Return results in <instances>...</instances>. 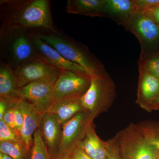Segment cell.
<instances>
[{"label": "cell", "instance_id": "6da1fadb", "mask_svg": "<svg viewBox=\"0 0 159 159\" xmlns=\"http://www.w3.org/2000/svg\"><path fill=\"white\" fill-rule=\"evenodd\" d=\"M49 0H1L0 31L10 29L57 31Z\"/></svg>", "mask_w": 159, "mask_h": 159}, {"label": "cell", "instance_id": "7a4b0ae2", "mask_svg": "<svg viewBox=\"0 0 159 159\" xmlns=\"http://www.w3.org/2000/svg\"><path fill=\"white\" fill-rule=\"evenodd\" d=\"M38 37L51 46L66 59L82 67L91 76L106 73L102 62L85 45L59 30H33Z\"/></svg>", "mask_w": 159, "mask_h": 159}, {"label": "cell", "instance_id": "3957f363", "mask_svg": "<svg viewBox=\"0 0 159 159\" xmlns=\"http://www.w3.org/2000/svg\"><path fill=\"white\" fill-rule=\"evenodd\" d=\"M31 31L23 29L0 31L1 61L13 69L38 57L31 39Z\"/></svg>", "mask_w": 159, "mask_h": 159}, {"label": "cell", "instance_id": "277c9868", "mask_svg": "<svg viewBox=\"0 0 159 159\" xmlns=\"http://www.w3.org/2000/svg\"><path fill=\"white\" fill-rule=\"evenodd\" d=\"M91 80L89 87L80 101L84 111L93 121L112 106L116 91V84L107 72L91 76Z\"/></svg>", "mask_w": 159, "mask_h": 159}, {"label": "cell", "instance_id": "5b68a950", "mask_svg": "<svg viewBox=\"0 0 159 159\" xmlns=\"http://www.w3.org/2000/svg\"><path fill=\"white\" fill-rule=\"evenodd\" d=\"M114 137L122 159H156L158 149L145 140L135 124L130 123Z\"/></svg>", "mask_w": 159, "mask_h": 159}, {"label": "cell", "instance_id": "8992f818", "mask_svg": "<svg viewBox=\"0 0 159 159\" xmlns=\"http://www.w3.org/2000/svg\"><path fill=\"white\" fill-rule=\"evenodd\" d=\"M91 77L84 73L63 71L51 91V105L66 100L80 99L89 87Z\"/></svg>", "mask_w": 159, "mask_h": 159}, {"label": "cell", "instance_id": "52a82bcc", "mask_svg": "<svg viewBox=\"0 0 159 159\" xmlns=\"http://www.w3.org/2000/svg\"><path fill=\"white\" fill-rule=\"evenodd\" d=\"M124 27L135 35L142 52L159 49V25L146 12L135 11Z\"/></svg>", "mask_w": 159, "mask_h": 159}, {"label": "cell", "instance_id": "ba28073f", "mask_svg": "<svg viewBox=\"0 0 159 159\" xmlns=\"http://www.w3.org/2000/svg\"><path fill=\"white\" fill-rule=\"evenodd\" d=\"M93 122L89 114L83 111L63 124L58 158L70 155L84 139L89 126Z\"/></svg>", "mask_w": 159, "mask_h": 159}, {"label": "cell", "instance_id": "9c48e42d", "mask_svg": "<svg viewBox=\"0 0 159 159\" xmlns=\"http://www.w3.org/2000/svg\"><path fill=\"white\" fill-rule=\"evenodd\" d=\"M13 70L19 88L43 80L57 79L63 72L39 56L23 63Z\"/></svg>", "mask_w": 159, "mask_h": 159}, {"label": "cell", "instance_id": "30bf717a", "mask_svg": "<svg viewBox=\"0 0 159 159\" xmlns=\"http://www.w3.org/2000/svg\"><path fill=\"white\" fill-rule=\"evenodd\" d=\"M57 79L43 80L31 83L19 89L15 93L16 96L30 102L43 116L51 105L50 96Z\"/></svg>", "mask_w": 159, "mask_h": 159}, {"label": "cell", "instance_id": "8fae6325", "mask_svg": "<svg viewBox=\"0 0 159 159\" xmlns=\"http://www.w3.org/2000/svg\"><path fill=\"white\" fill-rule=\"evenodd\" d=\"M139 77L136 103L146 111L151 112L154 102L159 95V79L139 66Z\"/></svg>", "mask_w": 159, "mask_h": 159}, {"label": "cell", "instance_id": "7c38bea8", "mask_svg": "<svg viewBox=\"0 0 159 159\" xmlns=\"http://www.w3.org/2000/svg\"><path fill=\"white\" fill-rule=\"evenodd\" d=\"M31 39L38 56L51 66L62 71H71L89 74L81 66L66 59L57 50L41 39L33 30L31 31Z\"/></svg>", "mask_w": 159, "mask_h": 159}, {"label": "cell", "instance_id": "4fadbf2b", "mask_svg": "<svg viewBox=\"0 0 159 159\" xmlns=\"http://www.w3.org/2000/svg\"><path fill=\"white\" fill-rule=\"evenodd\" d=\"M51 159H57L61 141L62 125L57 116L47 112L42 118L39 127Z\"/></svg>", "mask_w": 159, "mask_h": 159}, {"label": "cell", "instance_id": "5bb4252c", "mask_svg": "<svg viewBox=\"0 0 159 159\" xmlns=\"http://www.w3.org/2000/svg\"><path fill=\"white\" fill-rule=\"evenodd\" d=\"M18 102L24 118L21 136L27 147L31 149L33 134L35 131L39 128L43 116L37 111L31 103L25 99H19Z\"/></svg>", "mask_w": 159, "mask_h": 159}, {"label": "cell", "instance_id": "9a60e30c", "mask_svg": "<svg viewBox=\"0 0 159 159\" xmlns=\"http://www.w3.org/2000/svg\"><path fill=\"white\" fill-rule=\"evenodd\" d=\"M136 11L134 0H105V17L111 19L118 25H125Z\"/></svg>", "mask_w": 159, "mask_h": 159}, {"label": "cell", "instance_id": "2e32d148", "mask_svg": "<svg viewBox=\"0 0 159 159\" xmlns=\"http://www.w3.org/2000/svg\"><path fill=\"white\" fill-rule=\"evenodd\" d=\"M105 0H68L66 11L69 14L91 17H105Z\"/></svg>", "mask_w": 159, "mask_h": 159}, {"label": "cell", "instance_id": "e0dca14e", "mask_svg": "<svg viewBox=\"0 0 159 159\" xmlns=\"http://www.w3.org/2000/svg\"><path fill=\"white\" fill-rule=\"evenodd\" d=\"M79 145L92 159H106L107 152L104 141L97 135L93 123L89 126L85 138Z\"/></svg>", "mask_w": 159, "mask_h": 159}, {"label": "cell", "instance_id": "ac0fdd59", "mask_svg": "<svg viewBox=\"0 0 159 159\" xmlns=\"http://www.w3.org/2000/svg\"><path fill=\"white\" fill-rule=\"evenodd\" d=\"M19 89L14 70L10 66L0 62V98L19 99L15 93Z\"/></svg>", "mask_w": 159, "mask_h": 159}, {"label": "cell", "instance_id": "d6986e66", "mask_svg": "<svg viewBox=\"0 0 159 159\" xmlns=\"http://www.w3.org/2000/svg\"><path fill=\"white\" fill-rule=\"evenodd\" d=\"M83 111H84L80 99H75L53 103L48 112L56 115L62 125L68 122L77 114Z\"/></svg>", "mask_w": 159, "mask_h": 159}, {"label": "cell", "instance_id": "ffe728a7", "mask_svg": "<svg viewBox=\"0 0 159 159\" xmlns=\"http://www.w3.org/2000/svg\"><path fill=\"white\" fill-rule=\"evenodd\" d=\"M31 152L24 141L0 142V152L13 159H30Z\"/></svg>", "mask_w": 159, "mask_h": 159}, {"label": "cell", "instance_id": "44dd1931", "mask_svg": "<svg viewBox=\"0 0 159 159\" xmlns=\"http://www.w3.org/2000/svg\"><path fill=\"white\" fill-rule=\"evenodd\" d=\"M135 124L145 140L159 149V122L146 120Z\"/></svg>", "mask_w": 159, "mask_h": 159}, {"label": "cell", "instance_id": "7402d4cb", "mask_svg": "<svg viewBox=\"0 0 159 159\" xmlns=\"http://www.w3.org/2000/svg\"><path fill=\"white\" fill-rule=\"evenodd\" d=\"M138 64L159 79V49L145 52L141 51Z\"/></svg>", "mask_w": 159, "mask_h": 159}, {"label": "cell", "instance_id": "603a6c76", "mask_svg": "<svg viewBox=\"0 0 159 159\" xmlns=\"http://www.w3.org/2000/svg\"><path fill=\"white\" fill-rule=\"evenodd\" d=\"M33 139V146L30 159H51L39 128L34 132Z\"/></svg>", "mask_w": 159, "mask_h": 159}, {"label": "cell", "instance_id": "cb8c5ba5", "mask_svg": "<svg viewBox=\"0 0 159 159\" xmlns=\"http://www.w3.org/2000/svg\"><path fill=\"white\" fill-rule=\"evenodd\" d=\"M23 141L20 134L0 120V142Z\"/></svg>", "mask_w": 159, "mask_h": 159}, {"label": "cell", "instance_id": "d4e9b609", "mask_svg": "<svg viewBox=\"0 0 159 159\" xmlns=\"http://www.w3.org/2000/svg\"><path fill=\"white\" fill-rule=\"evenodd\" d=\"M104 144L107 152L106 159H122L115 137L104 141Z\"/></svg>", "mask_w": 159, "mask_h": 159}, {"label": "cell", "instance_id": "484cf974", "mask_svg": "<svg viewBox=\"0 0 159 159\" xmlns=\"http://www.w3.org/2000/svg\"><path fill=\"white\" fill-rule=\"evenodd\" d=\"M137 11L145 12L159 5V0H134Z\"/></svg>", "mask_w": 159, "mask_h": 159}, {"label": "cell", "instance_id": "4316f807", "mask_svg": "<svg viewBox=\"0 0 159 159\" xmlns=\"http://www.w3.org/2000/svg\"><path fill=\"white\" fill-rule=\"evenodd\" d=\"M16 103H17V102H16ZM16 103L15 105L14 106L12 107L11 108L9 109V110L6 112V114L4 115V117H3V119H2L4 122H6L7 125L10 126V127H11V128L13 129L16 131V129L15 113V106Z\"/></svg>", "mask_w": 159, "mask_h": 159}, {"label": "cell", "instance_id": "83f0119b", "mask_svg": "<svg viewBox=\"0 0 159 159\" xmlns=\"http://www.w3.org/2000/svg\"><path fill=\"white\" fill-rule=\"evenodd\" d=\"M19 100V99H18ZM18 100L15 106V124L16 129L17 132L20 134L21 130L24 123V118L20 108L18 104Z\"/></svg>", "mask_w": 159, "mask_h": 159}, {"label": "cell", "instance_id": "f1b7e54d", "mask_svg": "<svg viewBox=\"0 0 159 159\" xmlns=\"http://www.w3.org/2000/svg\"><path fill=\"white\" fill-rule=\"evenodd\" d=\"M69 157L70 159H92L79 145L71 152Z\"/></svg>", "mask_w": 159, "mask_h": 159}, {"label": "cell", "instance_id": "f546056e", "mask_svg": "<svg viewBox=\"0 0 159 159\" xmlns=\"http://www.w3.org/2000/svg\"><path fill=\"white\" fill-rule=\"evenodd\" d=\"M145 12H146L148 15L150 16L159 25V5L153 9L145 11Z\"/></svg>", "mask_w": 159, "mask_h": 159}, {"label": "cell", "instance_id": "4dcf8cb0", "mask_svg": "<svg viewBox=\"0 0 159 159\" xmlns=\"http://www.w3.org/2000/svg\"><path fill=\"white\" fill-rule=\"evenodd\" d=\"M158 110H159V95L155 102H154L153 105L152 107L151 111H152Z\"/></svg>", "mask_w": 159, "mask_h": 159}, {"label": "cell", "instance_id": "1f68e13d", "mask_svg": "<svg viewBox=\"0 0 159 159\" xmlns=\"http://www.w3.org/2000/svg\"><path fill=\"white\" fill-rule=\"evenodd\" d=\"M0 159H13L11 157L5 154L0 152Z\"/></svg>", "mask_w": 159, "mask_h": 159}, {"label": "cell", "instance_id": "d6a6232c", "mask_svg": "<svg viewBox=\"0 0 159 159\" xmlns=\"http://www.w3.org/2000/svg\"><path fill=\"white\" fill-rule=\"evenodd\" d=\"M57 159H70V157H69V156H66V157H62L58 158H57Z\"/></svg>", "mask_w": 159, "mask_h": 159}, {"label": "cell", "instance_id": "836d02e7", "mask_svg": "<svg viewBox=\"0 0 159 159\" xmlns=\"http://www.w3.org/2000/svg\"><path fill=\"white\" fill-rule=\"evenodd\" d=\"M156 159H159V149H158Z\"/></svg>", "mask_w": 159, "mask_h": 159}, {"label": "cell", "instance_id": "e575fe53", "mask_svg": "<svg viewBox=\"0 0 159 159\" xmlns=\"http://www.w3.org/2000/svg\"></svg>", "mask_w": 159, "mask_h": 159}]
</instances>
